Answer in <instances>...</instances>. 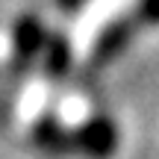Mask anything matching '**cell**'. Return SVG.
<instances>
[{
	"instance_id": "52a82bcc",
	"label": "cell",
	"mask_w": 159,
	"mask_h": 159,
	"mask_svg": "<svg viewBox=\"0 0 159 159\" xmlns=\"http://www.w3.org/2000/svg\"><path fill=\"white\" fill-rule=\"evenodd\" d=\"M83 3H85V0H59V6H62L65 12H77Z\"/></svg>"
},
{
	"instance_id": "3957f363",
	"label": "cell",
	"mask_w": 159,
	"mask_h": 159,
	"mask_svg": "<svg viewBox=\"0 0 159 159\" xmlns=\"http://www.w3.org/2000/svg\"><path fill=\"white\" fill-rule=\"evenodd\" d=\"M33 142L35 148H41L47 156H65L74 150V133H68L59 118L53 115H41L33 127Z\"/></svg>"
},
{
	"instance_id": "6da1fadb",
	"label": "cell",
	"mask_w": 159,
	"mask_h": 159,
	"mask_svg": "<svg viewBox=\"0 0 159 159\" xmlns=\"http://www.w3.org/2000/svg\"><path fill=\"white\" fill-rule=\"evenodd\" d=\"M74 150L89 159H109L118 150V127L106 115H91L74 133Z\"/></svg>"
},
{
	"instance_id": "5b68a950",
	"label": "cell",
	"mask_w": 159,
	"mask_h": 159,
	"mask_svg": "<svg viewBox=\"0 0 159 159\" xmlns=\"http://www.w3.org/2000/svg\"><path fill=\"white\" fill-rule=\"evenodd\" d=\"M41 53H44V68H47V77L50 80H62L71 71V41L62 33L50 35Z\"/></svg>"
},
{
	"instance_id": "8992f818",
	"label": "cell",
	"mask_w": 159,
	"mask_h": 159,
	"mask_svg": "<svg viewBox=\"0 0 159 159\" xmlns=\"http://www.w3.org/2000/svg\"><path fill=\"white\" fill-rule=\"evenodd\" d=\"M139 18L148 24H159V0H142L139 3Z\"/></svg>"
},
{
	"instance_id": "7a4b0ae2",
	"label": "cell",
	"mask_w": 159,
	"mask_h": 159,
	"mask_svg": "<svg viewBox=\"0 0 159 159\" xmlns=\"http://www.w3.org/2000/svg\"><path fill=\"white\" fill-rule=\"evenodd\" d=\"M44 44H47V33H44L39 18H33V15L18 18L15 30H12V59H15V68L24 71L44 50Z\"/></svg>"
},
{
	"instance_id": "277c9868",
	"label": "cell",
	"mask_w": 159,
	"mask_h": 159,
	"mask_svg": "<svg viewBox=\"0 0 159 159\" xmlns=\"http://www.w3.org/2000/svg\"><path fill=\"white\" fill-rule=\"evenodd\" d=\"M130 39H133V24L124 21V18H121V21H112L100 35H97L94 50H91V62H94V65L112 62L115 56L124 53V47L130 44Z\"/></svg>"
}]
</instances>
